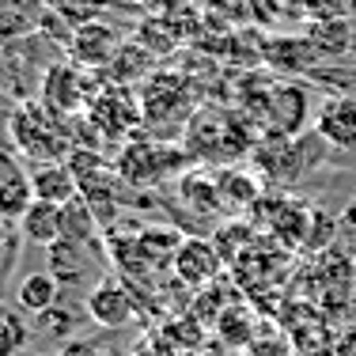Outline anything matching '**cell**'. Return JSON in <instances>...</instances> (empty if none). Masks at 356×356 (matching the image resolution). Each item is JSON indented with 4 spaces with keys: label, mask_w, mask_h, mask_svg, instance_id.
<instances>
[{
    "label": "cell",
    "mask_w": 356,
    "mask_h": 356,
    "mask_svg": "<svg viewBox=\"0 0 356 356\" xmlns=\"http://www.w3.org/2000/svg\"><path fill=\"white\" fill-rule=\"evenodd\" d=\"M12 144L27 163H46V159H69L72 144V122L42 106L38 99L19 103L12 118Z\"/></svg>",
    "instance_id": "cell-1"
},
{
    "label": "cell",
    "mask_w": 356,
    "mask_h": 356,
    "mask_svg": "<svg viewBox=\"0 0 356 356\" xmlns=\"http://www.w3.org/2000/svg\"><path fill=\"white\" fill-rule=\"evenodd\" d=\"M243 137V122L227 110H197V114L186 122V156L193 159H205V163H232V159L247 156L254 140H235Z\"/></svg>",
    "instance_id": "cell-2"
},
{
    "label": "cell",
    "mask_w": 356,
    "mask_h": 356,
    "mask_svg": "<svg viewBox=\"0 0 356 356\" xmlns=\"http://www.w3.org/2000/svg\"><path fill=\"white\" fill-rule=\"evenodd\" d=\"M178 163H190L186 148H175L163 137H144V133H137L133 140L122 144V152L114 159V171L133 190H156L163 178H171L178 171Z\"/></svg>",
    "instance_id": "cell-3"
},
{
    "label": "cell",
    "mask_w": 356,
    "mask_h": 356,
    "mask_svg": "<svg viewBox=\"0 0 356 356\" xmlns=\"http://www.w3.org/2000/svg\"><path fill=\"white\" fill-rule=\"evenodd\" d=\"M140 114H144V129L156 133H175L182 122L193 118V95L186 76L178 72H152L140 88Z\"/></svg>",
    "instance_id": "cell-4"
},
{
    "label": "cell",
    "mask_w": 356,
    "mask_h": 356,
    "mask_svg": "<svg viewBox=\"0 0 356 356\" xmlns=\"http://www.w3.org/2000/svg\"><path fill=\"white\" fill-rule=\"evenodd\" d=\"M91 129L103 140H133L144 129V114H140V99L122 83H99V91L91 95L88 114Z\"/></svg>",
    "instance_id": "cell-5"
},
{
    "label": "cell",
    "mask_w": 356,
    "mask_h": 356,
    "mask_svg": "<svg viewBox=\"0 0 356 356\" xmlns=\"http://www.w3.org/2000/svg\"><path fill=\"white\" fill-rule=\"evenodd\" d=\"M95 91H99V83H91V72L76 69L69 57H65L61 65H54V69L42 76L38 103L72 122V118L88 114V103H91V95H95Z\"/></svg>",
    "instance_id": "cell-6"
},
{
    "label": "cell",
    "mask_w": 356,
    "mask_h": 356,
    "mask_svg": "<svg viewBox=\"0 0 356 356\" xmlns=\"http://www.w3.org/2000/svg\"><path fill=\"white\" fill-rule=\"evenodd\" d=\"M125 38L122 31H114L106 19H95V23H83V27L72 31L69 46H65V57L83 72H106L110 61L122 54Z\"/></svg>",
    "instance_id": "cell-7"
},
{
    "label": "cell",
    "mask_w": 356,
    "mask_h": 356,
    "mask_svg": "<svg viewBox=\"0 0 356 356\" xmlns=\"http://www.w3.org/2000/svg\"><path fill=\"white\" fill-rule=\"evenodd\" d=\"M83 307H88V318L95 322V326H103V330H122L140 315L129 284H125L122 277H106V273L91 284Z\"/></svg>",
    "instance_id": "cell-8"
},
{
    "label": "cell",
    "mask_w": 356,
    "mask_h": 356,
    "mask_svg": "<svg viewBox=\"0 0 356 356\" xmlns=\"http://www.w3.org/2000/svg\"><path fill=\"white\" fill-rule=\"evenodd\" d=\"M220 269H224V258H220L216 243L213 239H201V235H186L182 243H178L175 250V261H171V273L178 284L186 288H209L220 277Z\"/></svg>",
    "instance_id": "cell-9"
},
{
    "label": "cell",
    "mask_w": 356,
    "mask_h": 356,
    "mask_svg": "<svg viewBox=\"0 0 356 356\" xmlns=\"http://www.w3.org/2000/svg\"><path fill=\"white\" fill-rule=\"evenodd\" d=\"M46 261L49 273L65 284H83L91 277V269H103L95 243H72V239H57L54 247H46Z\"/></svg>",
    "instance_id": "cell-10"
},
{
    "label": "cell",
    "mask_w": 356,
    "mask_h": 356,
    "mask_svg": "<svg viewBox=\"0 0 356 356\" xmlns=\"http://www.w3.org/2000/svg\"><path fill=\"white\" fill-rule=\"evenodd\" d=\"M315 133L330 148L356 152V95H334L326 99L315 118Z\"/></svg>",
    "instance_id": "cell-11"
},
{
    "label": "cell",
    "mask_w": 356,
    "mask_h": 356,
    "mask_svg": "<svg viewBox=\"0 0 356 356\" xmlns=\"http://www.w3.org/2000/svg\"><path fill=\"white\" fill-rule=\"evenodd\" d=\"M266 114H269V133L300 137L303 122H307V88L303 83H281L273 95H266Z\"/></svg>",
    "instance_id": "cell-12"
},
{
    "label": "cell",
    "mask_w": 356,
    "mask_h": 356,
    "mask_svg": "<svg viewBox=\"0 0 356 356\" xmlns=\"http://www.w3.org/2000/svg\"><path fill=\"white\" fill-rule=\"evenodd\" d=\"M31 175V190L35 201H49V205H69L72 197H80L76 175L65 159H46V163H27Z\"/></svg>",
    "instance_id": "cell-13"
},
{
    "label": "cell",
    "mask_w": 356,
    "mask_h": 356,
    "mask_svg": "<svg viewBox=\"0 0 356 356\" xmlns=\"http://www.w3.org/2000/svg\"><path fill=\"white\" fill-rule=\"evenodd\" d=\"M216 190H220V201H224V213H243V209H250L261 197V182L247 167H220Z\"/></svg>",
    "instance_id": "cell-14"
},
{
    "label": "cell",
    "mask_w": 356,
    "mask_h": 356,
    "mask_svg": "<svg viewBox=\"0 0 356 356\" xmlns=\"http://www.w3.org/2000/svg\"><path fill=\"white\" fill-rule=\"evenodd\" d=\"M15 303H19V311H27V315H46V311H54L57 303H61V281H57L49 269L27 273L15 284Z\"/></svg>",
    "instance_id": "cell-15"
},
{
    "label": "cell",
    "mask_w": 356,
    "mask_h": 356,
    "mask_svg": "<svg viewBox=\"0 0 356 356\" xmlns=\"http://www.w3.org/2000/svg\"><path fill=\"white\" fill-rule=\"evenodd\" d=\"M19 232L27 243L35 247H54L61 239V205H49V201H35V205L23 213Z\"/></svg>",
    "instance_id": "cell-16"
},
{
    "label": "cell",
    "mask_w": 356,
    "mask_h": 356,
    "mask_svg": "<svg viewBox=\"0 0 356 356\" xmlns=\"http://www.w3.org/2000/svg\"><path fill=\"white\" fill-rule=\"evenodd\" d=\"M152 65H156V54H152V49H144L137 38L133 42H125L122 46V54L114 57V61H110V69L103 72L110 83H122V88H129L133 80H148L152 76Z\"/></svg>",
    "instance_id": "cell-17"
},
{
    "label": "cell",
    "mask_w": 356,
    "mask_h": 356,
    "mask_svg": "<svg viewBox=\"0 0 356 356\" xmlns=\"http://www.w3.org/2000/svg\"><path fill=\"white\" fill-rule=\"evenodd\" d=\"M99 220L95 213L88 209L83 197H72L69 205H61V239H72V243H99Z\"/></svg>",
    "instance_id": "cell-18"
},
{
    "label": "cell",
    "mask_w": 356,
    "mask_h": 356,
    "mask_svg": "<svg viewBox=\"0 0 356 356\" xmlns=\"http://www.w3.org/2000/svg\"><path fill=\"white\" fill-rule=\"evenodd\" d=\"M42 15H46V12H27V8H0V46L38 35V31H42Z\"/></svg>",
    "instance_id": "cell-19"
},
{
    "label": "cell",
    "mask_w": 356,
    "mask_h": 356,
    "mask_svg": "<svg viewBox=\"0 0 356 356\" xmlns=\"http://www.w3.org/2000/svg\"><path fill=\"white\" fill-rule=\"evenodd\" d=\"M114 4H118V0H49V12H57L76 31V27H83V23L103 19Z\"/></svg>",
    "instance_id": "cell-20"
},
{
    "label": "cell",
    "mask_w": 356,
    "mask_h": 356,
    "mask_svg": "<svg viewBox=\"0 0 356 356\" xmlns=\"http://www.w3.org/2000/svg\"><path fill=\"white\" fill-rule=\"evenodd\" d=\"M23 232L19 224H12V220L0 216V292L8 288V281H12L15 266H19V250H23Z\"/></svg>",
    "instance_id": "cell-21"
},
{
    "label": "cell",
    "mask_w": 356,
    "mask_h": 356,
    "mask_svg": "<svg viewBox=\"0 0 356 356\" xmlns=\"http://www.w3.org/2000/svg\"><path fill=\"white\" fill-rule=\"evenodd\" d=\"M27 322L15 307H8V303H0V356H19L27 349Z\"/></svg>",
    "instance_id": "cell-22"
},
{
    "label": "cell",
    "mask_w": 356,
    "mask_h": 356,
    "mask_svg": "<svg viewBox=\"0 0 356 356\" xmlns=\"http://www.w3.org/2000/svg\"><path fill=\"white\" fill-rule=\"evenodd\" d=\"M220 337H224L227 345H235V349H247V345L254 341V318H250V311H235V307H227V311H220Z\"/></svg>",
    "instance_id": "cell-23"
},
{
    "label": "cell",
    "mask_w": 356,
    "mask_h": 356,
    "mask_svg": "<svg viewBox=\"0 0 356 356\" xmlns=\"http://www.w3.org/2000/svg\"><path fill=\"white\" fill-rule=\"evenodd\" d=\"M148 12H156V15H175V8L182 4V0H140Z\"/></svg>",
    "instance_id": "cell-24"
},
{
    "label": "cell",
    "mask_w": 356,
    "mask_h": 356,
    "mask_svg": "<svg viewBox=\"0 0 356 356\" xmlns=\"http://www.w3.org/2000/svg\"><path fill=\"white\" fill-rule=\"evenodd\" d=\"M0 8H27V12H46V0H0Z\"/></svg>",
    "instance_id": "cell-25"
},
{
    "label": "cell",
    "mask_w": 356,
    "mask_h": 356,
    "mask_svg": "<svg viewBox=\"0 0 356 356\" xmlns=\"http://www.w3.org/2000/svg\"><path fill=\"white\" fill-rule=\"evenodd\" d=\"M0 303H4V292H0Z\"/></svg>",
    "instance_id": "cell-26"
},
{
    "label": "cell",
    "mask_w": 356,
    "mask_h": 356,
    "mask_svg": "<svg viewBox=\"0 0 356 356\" xmlns=\"http://www.w3.org/2000/svg\"><path fill=\"white\" fill-rule=\"evenodd\" d=\"M46 4H49V0H46Z\"/></svg>",
    "instance_id": "cell-27"
}]
</instances>
